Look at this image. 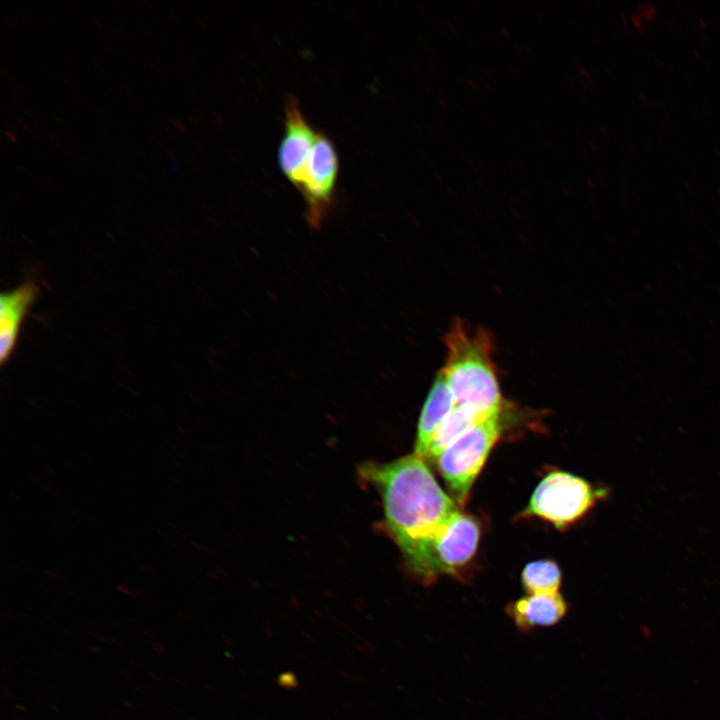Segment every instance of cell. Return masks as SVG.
<instances>
[{
	"instance_id": "4",
	"label": "cell",
	"mask_w": 720,
	"mask_h": 720,
	"mask_svg": "<svg viewBox=\"0 0 720 720\" xmlns=\"http://www.w3.org/2000/svg\"><path fill=\"white\" fill-rule=\"evenodd\" d=\"M500 434L499 413L475 423L437 459L438 470L459 504L466 502L470 489Z\"/></svg>"
},
{
	"instance_id": "29",
	"label": "cell",
	"mask_w": 720,
	"mask_h": 720,
	"mask_svg": "<svg viewBox=\"0 0 720 720\" xmlns=\"http://www.w3.org/2000/svg\"><path fill=\"white\" fill-rule=\"evenodd\" d=\"M117 30L119 33H121L125 38H128V34L126 33V30L122 26H118Z\"/></svg>"
},
{
	"instance_id": "33",
	"label": "cell",
	"mask_w": 720,
	"mask_h": 720,
	"mask_svg": "<svg viewBox=\"0 0 720 720\" xmlns=\"http://www.w3.org/2000/svg\"><path fill=\"white\" fill-rule=\"evenodd\" d=\"M142 3H143L147 8H151V7L153 6L152 2H148V1H146V0H143Z\"/></svg>"
},
{
	"instance_id": "21",
	"label": "cell",
	"mask_w": 720,
	"mask_h": 720,
	"mask_svg": "<svg viewBox=\"0 0 720 720\" xmlns=\"http://www.w3.org/2000/svg\"><path fill=\"white\" fill-rule=\"evenodd\" d=\"M4 20H5L13 29H16V30L18 29V27H17V25L15 24V22H14L10 17H8L7 15H4Z\"/></svg>"
},
{
	"instance_id": "32",
	"label": "cell",
	"mask_w": 720,
	"mask_h": 720,
	"mask_svg": "<svg viewBox=\"0 0 720 720\" xmlns=\"http://www.w3.org/2000/svg\"><path fill=\"white\" fill-rule=\"evenodd\" d=\"M141 26L146 30L148 34H152L151 30L148 28V26L145 23H141Z\"/></svg>"
},
{
	"instance_id": "22",
	"label": "cell",
	"mask_w": 720,
	"mask_h": 720,
	"mask_svg": "<svg viewBox=\"0 0 720 720\" xmlns=\"http://www.w3.org/2000/svg\"><path fill=\"white\" fill-rule=\"evenodd\" d=\"M93 67H94V69H95L101 76H104V75H105V72H104L103 69L99 66V64H98L97 62H94V63H93Z\"/></svg>"
},
{
	"instance_id": "25",
	"label": "cell",
	"mask_w": 720,
	"mask_h": 720,
	"mask_svg": "<svg viewBox=\"0 0 720 720\" xmlns=\"http://www.w3.org/2000/svg\"><path fill=\"white\" fill-rule=\"evenodd\" d=\"M168 13L174 20H176L178 23H181L180 18L178 17V15L175 12H173L172 10H169Z\"/></svg>"
},
{
	"instance_id": "31",
	"label": "cell",
	"mask_w": 720,
	"mask_h": 720,
	"mask_svg": "<svg viewBox=\"0 0 720 720\" xmlns=\"http://www.w3.org/2000/svg\"><path fill=\"white\" fill-rule=\"evenodd\" d=\"M19 87H20V88L23 90V92H25L29 97H32L31 92H29V91L26 89V87H24L23 85H20Z\"/></svg>"
},
{
	"instance_id": "1",
	"label": "cell",
	"mask_w": 720,
	"mask_h": 720,
	"mask_svg": "<svg viewBox=\"0 0 720 720\" xmlns=\"http://www.w3.org/2000/svg\"><path fill=\"white\" fill-rule=\"evenodd\" d=\"M360 476L379 493L385 525L409 569L425 584L439 576L432 552L435 534L456 503L415 453L386 463L367 462Z\"/></svg>"
},
{
	"instance_id": "20",
	"label": "cell",
	"mask_w": 720,
	"mask_h": 720,
	"mask_svg": "<svg viewBox=\"0 0 720 720\" xmlns=\"http://www.w3.org/2000/svg\"><path fill=\"white\" fill-rule=\"evenodd\" d=\"M54 118H55L56 122H57L58 124H60L62 127L68 128L67 123H66L58 114H56V115L54 116Z\"/></svg>"
},
{
	"instance_id": "6",
	"label": "cell",
	"mask_w": 720,
	"mask_h": 720,
	"mask_svg": "<svg viewBox=\"0 0 720 720\" xmlns=\"http://www.w3.org/2000/svg\"><path fill=\"white\" fill-rule=\"evenodd\" d=\"M480 539V526L471 515L459 509L438 528L432 545L438 574L455 575L474 556Z\"/></svg>"
},
{
	"instance_id": "17",
	"label": "cell",
	"mask_w": 720,
	"mask_h": 720,
	"mask_svg": "<svg viewBox=\"0 0 720 720\" xmlns=\"http://www.w3.org/2000/svg\"><path fill=\"white\" fill-rule=\"evenodd\" d=\"M91 19H92V21L94 22V24L96 25V27L98 28V30H99L104 36H107L106 29L104 28V26L102 25V23L98 20V18H97L95 15L91 14Z\"/></svg>"
},
{
	"instance_id": "14",
	"label": "cell",
	"mask_w": 720,
	"mask_h": 720,
	"mask_svg": "<svg viewBox=\"0 0 720 720\" xmlns=\"http://www.w3.org/2000/svg\"><path fill=\"white\" fill-rule=\"evenodd\" d=\"M165 152L167 153V155L171 161V171L174 173H178V161H177L176 154L172 150L167 149V148L165 149Z\"/></svg>"
},
{
	"instance_id": "30",
	"label": "cell",
	"mask_w": 720,
	"mask_h": 720,
	"mask_svg": "<svg viewBox=\"0 0 720 720\" xmlns=\"http://www.w3.org/2000/svg\"><path fill=\"white\" fill-rule=\"evenodd\" d=\"M164 131H165L167 134H169V136H170L171 138L176 139L175 134H174L169 128L164 127Z\"/></svg>"
},
{
	"instance_id": "5",
	"label": "cell",
	"mask_w": 720,
	"mask_h": 720,
	"mask_svg": "<svg viewBox=\"0 0 720 720\" xmlns=\"http://www.w3.org/2000/svg\"><path fill=\"white\" fill-rule=\"evenodd\" d=\"M338 169L334 144L318 131L297 188L305 202L306 219L312 227H319L331 209Z\"/></svg>"
},
{
	"instance_id": "13",
	"label": "cell",
	"mask_w": 720,
	"mask_h": 720,
	"mask_svg": "<svg viewBox=\"0 0 720 720\" xmlns=\"http://www.w3.org/2000/svg\"><path fill=\"white\" fill-rule=\"evenodd\" d=\"M4 135L13 143H18L19 141L18 133L12 127H6L4 130Z\"/></svg>"
},
{
	"instance_id": "16",
	"label": "cell",
	"mask_w": 720,
	"mask_h": 720,
	"mask_svg": "<svg viewBox=\"0 0 720 720\" xmlns=\"http://www.w3.org/2000/svg\"><path fill=\"white\" fill-rule=\"evenodd\" d=\"M169 123L180 133H185L186 128L180 120L170 119Z\"/></svg>"
},
{
	"instance_id": "35",
	"label": "cell",
	"mask_w": 720,
	"mask_h": 720,
	"mask_svg": "<svg viewBox=\"0 0 720 720\" xmlns=\"http://www.w3.org/2000/svg\"><path fill=\"white\" fill-rule=\"evenodd\" d=\"M150 138H151L156 144H159V143H160L159 140H158L154 135L150 134Z\"/></svg>"
},
{
	"instance_id": "15",
	"label": "cell",
	"mask_w": 720,
	"mask_h": 720,
	"mask_svg": "<svg viewBox=\"0 0 720 720\" xmlns=\"http://www.w3.org/2000/svg\"><path fill=\"white\" fill-rule=\"evenodd\" d=\"M48 137H49V139H50L55 145H57V146L59 147V149H60L63 153H65L68 157H72L71 153L65 148V146H64L63 144H61V143L58 141V139H57L55 136H53L52 134H49Z\"/></svg>"
},
{
	"instance_id": "8",
	"label": "cell",
	"mask_w": 720,
	"mask_h": 720,
	"mask_svg": "<svg viewBox=\"0 0 720 720\" xmlns=\"http://www.w3.org/2000/svg\"><path fill=\"white\" fill-rule=\"evenodd\" d=\"M567 610V603L560 593L527 594L506 607L507 615L523 633L557 624L564 618Z\"/></svg>"
},
{
	"instance_id": "3",
	"label": "cell",
	"mask_w": 720,
	"mask_h": 720,
	"mask_svg": "<svg viewBox=\"0 0 720 720\" xmlns=\"http://www.w3.org/2000/svg\"><path fill=\"white\" fill-rule=\"evenodd\" d=\"M607 490L565 471L549 472L536 486L519 517H536L562 529L583 518Z\"/></svg>"
},
{
	"instance_id": "11",
	"label": "cell",
	"mask_w": 720,
	"mask_h": 720,
	"mask_svg": "<svg viewBox=\"0 0 720 720\" xmlns=\"http://www.w3.org/2000/svg\"><path fill=\"white\" fill-rule=\"evenodd\" d=\"M489 416L492 415L481 414L468 406L455 405L438 427L426 459L436 463L442 452L454 440L475 423Z\"/></svg>"
},
{
	"instance_id": "19",
	"label": "cell",
	"mask_w": 720,
	"mask_h": 720,
	"mask_svg": "<svg viewBox=\"0 0 720 720\" xmlns=\"http://www.w3.org/2000/svg\"><path fill=\"white\" fill-rule=\"evenodd\" d=\"M16 10H17V12L19 13V15H20L26 22L29 23V22L31 21V19H30V18L28 17V15H27V13H26L25 11H23L21 8L17 7Z\"/></svg>"
},
{
	"instance_id": "23",
	"label": "cell",
	"mask_w": 720,
	"mask_h": 720,
	"mask_svg": "<svg viewBox=\"0 0 720 720\" xmlns=\"http://www.w3.org/2000/svg\"><path fill=\"white\" fill-rule=\"evenodd\" d=\"M61 78L67 84L68 87L74 88L73 83L65 75H62Z\"/></svg>"
},
{
	"instance_id": "7",
	"label": "cell",
	"mask_w": 720,
	"mask_h": 720,
	"mask_svg": "<svg viewBox=\"0 0 720 720\" xmlns=\"http://www.w3.org/2000/svg\"><path fill=\"white\" fill-rule=\"evenodd\" d=\"M315 131L305 119L294 96L287 97L284 108V132L278 151L282 173L297 189L315 143Z\"/></svg>"
},
{
	"instance_id": "2",
	"label": "cell",
	"mask_w": 720,
	"mask_h": 720,
	"mask_svg": "<svg viewBox=\"0 0 720 720\" xmlns=\"http://www.w3.org/2000/svg\"><path fill=\"white\" fill-rule=\"evenodd\" d=\"M446 361L441 369L455 400L481 414L501 412L502 397L492 362L493 343L483 328L456 319L445 336Z\"/></svg>"
},
{
	"instance_id": "9",
	"label": "cell",
	"mask_w": 720,
	"mask_h": 720,
	"mask_svg": "<svg viewBox=\"0 0 720 720\" xmlns=\"http://www.w3.org/2000/svg\"><path fill=\"white\" fill-rule=\"evenodd\" d=\"M39 289L26 281L0 296V362H7L17 343L22 322L37 298Z\"/></svg>"
},
{
	"instance_id": "10",
	"label": "cell",
	"mask_w": 720,
	"mask_h": 720,
	"mask_svg": "<svg viewBox=\"0 0 720 720\" xmlns=\"http://www.w3.org/2000/svg\"><path fill=\"white\" fill-rule=\"evenodd\" d=\"M455 400L442 370L437 373L422 407L417 426L414 453L427 458L433 437Z\"/></svg>"
},
{
	"instance_id": "12",
	"label": "cell",
	"mask_w": 720,
	"mask_h": 720,
	"mask_svg": "<svg viewBox=\"0 0 720 720\" xmlns=\"http://www.w3.org/2000/svg\"><path fill=\"white\" fill-rule=\"evenodd\" d=\"M561 581V570L553 560L532 561L521 573V583L527 594H557Z\"/></svg>"
},
{
	"instance_id": "28",
	"label": "cell",
	"mask_w": 720,
	"mask_h": 720,
	"mask_svg": "<svg viewBox=\"0 0 720 720\" xmlns=\"http://www.w3.org/2000/svg\"><path fill=\"white\" fill-rule=\"evenodd\" d=\"M20 170L25 173L28 177H33V173H31L26 167L21 166Z\"/></svg>"
},
{
	"instance_id": "27",
	"label": "cell",
	"mask_w": 720,
	"mask_h": 720,
	"mask_svg": "<svg viewBox=\"0 0 720 720\" xmlns=\"http://www.w3.org/2000/svg\"><path fill=\"white\" fill-rule=\"evenodd\" d=\"M132 172L136 174L142 181H145V177L138 169H132Z\"/></svg>"
},
{
	"instance_id": "26",
	"label": "cell",
	"mask_w": 720,
	"mask_h": 720,
	"mask_svg": "<svg viewBox=\"0 0 720 720\" xmlns=\"http://www.w3.org/2000/svg\"><path fill=\"white\" fill-rule=\"evenodd\" d=\"M3 73L9 78V80L14 81V77L11 75V73L5 69L3 66L1 67Z\"/></svg>"
},
{
	"instance_id": "24",
	"label": "cell",
	"mask_w": 720,
	"mask_h": 720,
	"mask_svg": "<svg viewBox=\"0 0 720 720\" xmlns=\"http://www.w3.org/2000/svg\"><path fill=\"white\" fill-rule=\"evenodd\" d=\"M150 66L156 73L162 72V69L160 68V66L158 64L156 65L155 63H150Z\"/></svg>"
},
{
	"instance_id": "36",
	"label": "cell",
	"mask_w": 720,
	"mask_h": 720,
	"mask_svg": "<svg viewBox=\"0 0 720 720\" xmlns=\"http://www.w3.org/2000/svg\"><path fill=\"white\" fill-rule=\"evenodd\" d=\"M104 44H105L109 49H112V47H111L106 41H104Z\"/></svg>"
},
{
	"instance_id": "18",
	"label": "cell",
	"mask_w": 720,
	"mask_h": 720,
	"mask_svg": "<svg viewBox=\"0 0 720 720\" xmlns=\"http://www.w3.org/2000/svg\"><path fill=\"white\" fill-rule=\"evenodd\" d=\"M16 121L27 131L31 132L32 128L19 116H16Z\"/></svg>"
},
{
	"instance_id": "34",
	"label": "cell",
	"mask_w": 720,
	"mask_h": 720,
	"mask_svg": "<svg viewBox=\"0 0 720 720\" xmlns=\"http://www.w3.org/2000/svg\"><path fill=\"white\" fill-rule=\"evenodd\" d=\"M32 109H33L38 115H41V116H42V111H41L39 108H37L36 106H32Z\"/></svg>"
}]
</instances>
